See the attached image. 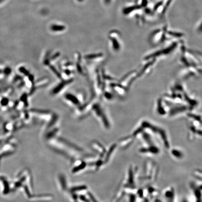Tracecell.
Listing matches in <instances>:
<instances>
[{"mask_svg":"<svg viewBox=\"0 0 202 202\" xmlns=\"http://www.w3.org/2000/svg\"><path fill=\"white\" fill-rule=\"evenodd\" d=\"M141 126L144 129L150 130L149 132L151 133V134H153L157 137L166 149H170V143L169 137L164 129L147 121L142 123Z\"/></svg>","mask_w":202,"mask_h":202,"instance_id":"6da1fadb","label":"cell"},{"mask_svg":"<svg viewBox=\"0 0 202 202\" xmlns=\"http://www.w3.org/2000/svg\"><path fill=\"white\" fill-rule=\"evenodd\" d=\"M159 168L155 163L151 161H147L145 165L144 178L150 182H154L158 176Z\"/></svg>","mask_w":202,"mask_h":202,"instance_id":"7a4b0ae2","label":"cell"},{"mask_svg":"<svg viewBox=\"0 0 202 202\" xmlns=\"http://www.w3.org/2000/svg\"><path fill=\"white\" fill-rule=\"evenodd\" d=\"M139 152L142 155H157L161 152V150L157 145L154 144L141 147L139 149Z\"/></svg>","mask_w":202,"mask_h":202,"instance_id":"3957f363","label":"cell"},{"mask_svg":"<svg viewBox=\"0 0 202 202\" xmlns=\"http://www.w3.org/2000/svg\"><path fill=\"white\" fill-rule=\"evenodd\" d=\"M135 139L132 134L124 137L119 140V145L122 149H126L133 143Z\"/></svg>","mask_w":202,"mask_h":202,"instance_id":"277c9868","label":"cell"},{"mask_svg":"<svg viewBox=\"0 0 202 202\" xmlns=\"http://www.w3.org/2000/svg\"><path fill=\"white\" fill-rule=\"evenodd\" d=\"M163 197L167 202H175V191L172 187H169L166 189L163 192Z\"/></svg>","mask_w":202,"mask_h":202,"instance_id":"5b68a950","label":"cell"},{"mask_svg":"<svg viewBox=\"0 0 202 202\" xmlns=\"http://www.w3.org/2000/svg\"><path fill=\"white\" fill-rule=\"evenodd\" d=\"M170 152L172 157L178 160L183 159L184 157V152L181 150L176 148L171 149Z\"/></svg>","mask_w":202,"mask_h":202,"instance_id":"8992f818","label":"cell"},{"mask_svg":"<svg viewBox=\"0 0 202 202\" xmlns=\"http://www.w3.org/2000/svg\"><path fill=\"white\" fill-rule=\"evenodd\" d=\"M193 176L197 180L202 182V170L200 169H196L195 170L193 174Z\"/></svg>","mask_w":202,"mask_h":202,"instance_id":"52a82bcc","label":"cell"},{"mask_svg":"<svg viewBox=\"0 0 202 202\" xmlns=\"http://www.w3.org/2000/svg\"><path fill=\"white\" fill-rule=\"evenodd\" d=\"M65 26L58 25V24H53L51 26V30L53 31H61L65 30Z\"/></svg>","mask_w":202,"mask_h":202,"instance_id":"ba28073f","label":"cell"},{"mask_svg":"<svg viewBox=\"0 0 202 202\" xmlns=\"http://www.w3.org/2000/svg\"><path fill=\"white\" fill-rule=\"evenodd\" d=\"M141 6L139 5H136V6H132V7H129L128 8H125L123 11V13L125 14H128L130 13L134 10L136 9H140L141 8Z\"/></svg>","mask_w":202,"mask_h":202,"instance_id":"9c48e42d","label":"cell"},{"mask_svg":"<svg viewBox=\"0 0 202 202\" xmlns=\"http://www.w3.org/2000/svg\"><path fill=\"white\" fill-rule=\"evenodd\" d=\"M66 97L67 99L70 100L71 102H73L74 103H75V104L78 103V101L77 99L75 98V97H74L73 95H67Z\"/></svg>","mask_w":202,"mask_h":202,"instance_id":"30bf717a","label":"cell"},{"mask_svg":"<svg viewBox=\"0 0 202 202\" xmlns=\"http://www.w3.org/2000/svg\"><path fill=\"white\" fill-rule=\"evenodd\" d=\"M21 72H22V73H24V74H26V73H27V74H28V72H27V71H26V69H24L23 67V68H22V69H21Z\"/></svg>","mask_w":202,"mask_h":202,"instance_id":"8fae6325","label":"cell"},{"mask_svg":"<svg viewBox=\"0 0 202 202\" xmlns=\"http://www.w3.org/2000/svg\"><path fill=\"white\" fill-rule=\"evenodd\" d=\"M111 0H104V2L106 4H108L111 2Z\"/></svg>","mask_w":202,"mask_h":202,"instance_id":"7c38bea8","label":"cell"},{"mask_svg":"<svg viewBox=\"0 0 202 202\" xmlns=\"http://www.w3.org/2000/svg\"><path fill=\"white\" fill-rule=\"evenodd\" d=\"M78 1H83V0H78Z\"/></svg>","mask_w":202,"mask_h":202,"instance_id":"4fadbf2b","label":"cell"}]
</instances>
